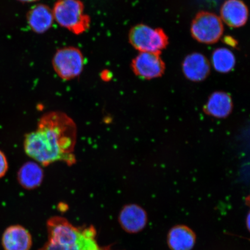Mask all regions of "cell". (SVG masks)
<instances>
[{
	"label": "cell",
	"mask_w": 250,
	"mask_h": 250,
	"mask_svg": "<svg viewBox=\"0 0 250 250\" xmlns=\"http://www.w3.org/2000/svg\"><path fill=\"white\" fill-rule=\"evenodd\" d=\"M183 71L188 79L199 82L206 79L210 73V62L204 55L193 53L184 59Z\"/></svg>",
	"instance_id": "obj_12"
},
{
	"label": "cell",
	"mask_w": 250,
	"mask_h": 250,
	"mask_svg": "<svg viewBox=\"0 0 250 250\" xmlns=\"http://www.w3.org/2000/svg\"><path fill=\"white\" fill-rule=\"evenodd\" d=\"M4 250H30L33 240L29 231L20 225L9 227L2 234Z\"/></svg>",
	"instance_id": "obj_10"
},
{
	"label": "cell",
	"mask_w": 250,
	"mask_h": 250,
	"mask_svg": "<svg viewBox=\"0 0 250 250\" xmlns=\"http://www.w3.org/2000/svg\"><path fill=\"white\" fill-rule=\"evenodd\" d=\"M9 165L7 156L0 150V179L5 176L8 170Z\"/></svg>",
	"instance_id": "obj_18"
},
{
	"label": "cell",
	"mask_w": 250,
	"mask_h": 250,
	"mask_svg": "<svg viewBox=\"0 0 250 250\" xmlns=\"http://www.w3.org/2000/svg\"><path fill=\"white\" fill-rule=\"evenodd\" d=\"M190 33L197 42L212 44L216 43L223 36V21L218 16L211 12H199L192 21Z\"/></svg>",
	"instance_id": "obj_5"
},
{
	"label": "cell",
	"mask_w": 250,
	"mask_h": 250,
	"mask_svg": "<svg viewBox=\"0 0 250 250\" xmlns=\"http://www.w3.org/2000/svg\"><path fill=\"white\" fill-rule=\"evenodd\" d=\"M44 177L42 168L36 162H27L18 172L19 184L25 189L33 190L39 187Z\"/></svg>",
	"instance_id": "obj_14"
},
{
	"label": "cell",
	"mask_w": 250,
	"mask_h": 250,
	"mask_svg": "<svg viewBox=\"0 0 250 250\" xmlns=\"http://www.w3.org/2000/svg\"><path fill=\"white\" fill-rule=\"evenodd\" d=\"M212 62L215 70L221 73H227L234 68L236 59L229 49L221 48L215 49L212 53Z\"/></svg>",
	"instance_id": "obj_16"
},
{
	"label": "cell",
	"mask_w": 250,
	"mask_h": 250,
	"mask_svg": "<svg viewBox=\"0 0 250 250\" xmlns=\"http://www.w3.org/2000/svg\"><path fill=\"white\" fill-rule=\"evenodd\" d=\"M196 242L194 231L185 225H177L168 231L167 243L170 250H192Z\"/></svg>",
	"instance_id": "obj_13"
},
{
	"label": "cell",
	"mask_w": 250,
	"mask_h": 250,
	"mask_svg": "<svg viewBox=\"0 0 250 250\" xmlns=\"http://www.w3.org/2000/svg\"><path fill=\"white\" fill-rule=\"evenodd\" d=\"M46 227L49 240L67 246L76 243L81 231V228L74 226L67 219L60 216L49 218Z\"/></svg>",
	"instance_id": "obj_7"
},
{
	"label": "cell",
	"mask_w": 250,
	"mask_h": 250,
	"mask_svg": "<svg viewBox=\"0 0 250 250\" xmlns=\"http://www.w3.org/2000/svg\"><path fill=\"white\" fill-rule=\"evenodd\" d=\"M39 250H68V246L48 239Z\"/></svg>",
	"instance_id": "obj_17"
},
{
	"label": "cell",
	"mask_w": 250,
	"mask_h": 250,
	"mask_svg": "<svg viewBox=\"0 0 250 250\" xmlns=\"http://www.w3.org/2000/svg\"><path fill=\"white\" fill-rule=\"evenodd\" d=\"M118 222L125 232L131 234L140 232L148 223V215L145 208L137 204L124 206L118 215Z\"/></svg>",
	"instance_id": "obj_8"
},
{
	"label": "cell",
	"mask_w": 250,
	"mask_h": 250,
	"mask_svg": "<svg viewBox=\"0 0 250 250\" xmlns=\"http://www.w3.org/2000/svg\"><path fill=\"white\" fill-rule=\"evenodd\" d=\"M17 1L23 3H31L39 1V0H17Z\"/></svg>",
	"instance_id": "obj_20"
},
{
	"label": "cell",
	"mask_w": 250,
	"mask_h": 250,
	"mask_svg": "<svg viewBox=\"0 0 250 250\" xmlns=\"http://www.w3.org/2000/svg\"><path fill=\"white\" fill-rule=\"evenodd\" d=\"M26 20L30 29L39 34L45 33L51 29L55 21L52 9L44 4L33 6L27 12Z\"/></svg>",
	"instance_id": "obj_9"
},
{
	"label": "cell",
	"mask_w": 250,
	"mask_h": 250,
	"mask_svg": "<svg viewBox=\"0 0 250 250\" xmlns=\"http://www.w3.org/2000/svg\"><path fill=\"white\" fill-rule=\"evenodd\" d=\"M77 139L76 123L61 111H50L40 118L35 130L24 137L25 153L43 167L63 162L76 163L74 154Z\"/></svg>",
	"instance_id": "obj_1"
},
{
	"label": "cell",
	"mask_w": 250,
	"mask_h": 250,
	"mask_svg": "<svg viewBox=\"0 0 250 250\" xmlns=\"http://www.w3.org/2000/svg\"><path fill=\"white\" fill-rule=\"evenodd\" d=\"M220 14L222 20L228 26L239 28L247 23L249 9L242 0H227L222 5Z\"/></svg>",
	"instance_id": "obj_11"
},
{
	"label": "cell",
	"mask_w": 250,
	"mask_h": 250,
	"mask_svg": "<svg viewBox=\"0 0 250 250\" xmlns=\"http://www.w3.org/2000/svg\"><path fill=\"white\" fill-rule=\"evenodd\" d=\"M224 42L226 44L233 47L237 46V42L236 40H234L232 37L227 36L225 37Z\"/></svg>",
	"instance_id": "obj_19"
},
{
	"label": "cell",
	"mask_w": 250,
	"mask_h": 250,
	"mask_svg": "<svg viewBox=\"0 0 250 250\" xmlns=\"http://www.w3.org/2000/svg\"><path fill=\"white\" fill-rule=\"evenodd\" d=\"M129 42L134 49L140 52H151L161 54L168 45V37L163 29L139 24L129 31Z\"/></svg>",
	"instance_id": "obj_3"
},
{
	"label": "cell",
	"mask_w": 250,
	"mask_h": 250,
	"mask_svg": "<svg viewBox=\"0 0 250 250\" xmlns=\"http://www.w3.org/2000/svg\"><path fill=\"white\" fill-rule=\"evenodd\" d=\"M160 55L155 53L140 52L131 63L134 73L146 80L162 76L165 70V64Z\"/></svg>",
	"instance_id": "obj_6"
},
{
	"label": "cell",
	"mask_w": 250,
	"mask_h": 250,
	"mask_svg": "<svg viewBox=\"0 0 250 250\" xmlns=\"http://www.w3.org/2000/svg\"><path fill=\"white\" fill-rule=\"evenodd\" d=\"M249 222H250V215L249 214H248V223H247V224H248V228H249Z\"/></svg>",
	"instance_id": "obj_21"
},
{
	"label": "cell",
	"mask_w": 250,
	"mask_h": 250,
	"mask_svg": "<svg viewBox=\"0 0 250 250\" xmlns=\"http://www.w3.org/2000/svg\"><path fill=\"white\" fill-rule=\"evenodd\" d=\"M233 103L228 93L217 92L212 93L205 105V111L212 117H227L232 111Z\"/></svg>",
	"instance_id": "obj_15"
},
{
	"label": "cell",
	"mask_w": 250,
	"mask_h": 250,
	"mask_svg": "<svg viewBox=\"0 0 250 250\" xmlns=\"http://www.w3.org/2000/svg\"><path fill=\"white\" fill-rule=\"evenodd\" d=\"M52 11L59 26L76 35L89 29L91 20L85 13V5L81 0H58Z\"/></svg>",
	"instance_id": "obj_2"
},
{
	"label": "cell",
	"mask_w": 250,
	"mask_h": 250,
	"mask_svg": "<svg viewBox=\"0 0 250 250\" xmlns=\"http://www.w3.org/2000/svg\"><path fill=\"white\" fill-rule=\"evenodd\" d=\"M52 64L59 78L64 81H70L83 73L85 58L77 47H62L58 49L53 56Z\"/></svg>",
	"instance_id": "obj_4"
}]
</instances>
